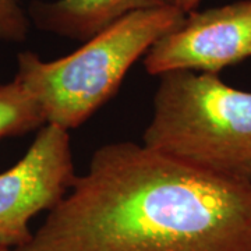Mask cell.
Instances as JSON below:
<instances>
[{"mask_svg":"<svg viewBox=\"0 0 251 251\" xmlns=\"http://www.w3.org/2000/svg\"><path fill=\"white\" fill-rule=\"evenodd\" d=\"M14 251H251V183L106 144Z\"/></svg>","mask_w":251,"mask_h":251,"instance_id":"cell-1","label":"cell"},{"mask_svg":"<svg viewBox=\"0 0 251 251\" xmlns=\"http://www.w3.org/2000/svg\"><path fill=\"white\" fill-rule=\"evenodd\" d=\"M143 144L191 168L251 183V92L218 74H161Z\"/></svg>","mask_w":251,"mask_h":251,"instance_id":"cell-2","label":"cell"},{"mask_svg":"<svg viewBox=\"0 0 251 251\" xmlns=\"http://www.w3.org/2000/svg\"><path fill=\"white\" fill-rule=\"evenodd\" d=\"M184 17L175 6L130 13L57 60L21 52L14 78L35 98L46 125L69 131L105 105L131 66Z\"/></svg>","mask_w":251,"mask_h":251,"instance_id":"cell-3","label":"cell"},{"mask_svg":"<svg viewBox=\"0 0 251 251\" xmlns=\"http://www.w3.org/2000/svg\"><path fill=\"white\" fill-rule=\"evenodd\" d=\"M70 135L54 125L38 130L25 155L0 173V247L16 250L31 239V219L52 209L75 179Z\"/></svg>","mask_w":251,"mask_h":251,"instance_id":"cell-4","label":"cell"},{"mask_svg":"<svg viewBox=\"0 0 251 251\" xmlns=\"http://www.w3.org/2000/svg\"><path fill=\"white\" fill-rule=\"evenodd\" d=\"M251 57V0L191 11L144 57L151 75L171 72L218 74Z\"/></svg>","mask_w":251,"mask_h":251,"instance_id":"cell-5","label":"cell"},{"mask_svg":"<svg viewBox=\"0 0 251 251\" xmlns=\"http://www.w3.org/2000/svg\"><path fill=\"white\" fill-rule=\"evenodd\" d=\"M173 6V0H54L34 1L29 14L42 31L85 42L138 10Z\"/></svg>","mask_w":251,"mask_h":251,"instance_id":"cell-6","label":"cell"},{"mask_svg":"<svg viewBox=\"0 0 251 251\" xmlns=\"http://www.w3.org/2000/svg\"><path fill=\"white\" fill-rule=\"evenodd\" d=\"M46 125L35 98L16 78L0 84V138L23 135Z\"/></svg>","mask_w":251,"mask_h":251,"instance_id":"cell-7","label":"cell"},{"mask_svg":"<svg viewBox=\"0 0 251 251\" xmlns=\"http://www.w3.org/2000/svg\"><path fill=\"white\" fill-rule=\"evenodd\" d=\"M28 28L29 21L20 0H0V41L23 42Z\"/></svg>","mask_w":251,"mask_h":251,"instance_id":"cell-8","label":"cell"},{"mask_svg":"<svg viewBox=\"0 0 251 251\" xmlns=\"http://www.w3.org/2000/svg\"><path fill=\"white\" fill-rule=\"evenodd\" d=\"M201 0H173V6L177 7L184 14H188L197 9Z\"/></svg>","mask_w":251,"mask_h":251,"instance_id":"cell-9","label":"cell"},{"mask_svg":"<svg viewBox=\"0 0 251 251\" xmlns=\"http://www.w3.org/2000/svg\"><path fill=\"white\" fill-rule=\"evenodd\" d=\"M0 251H14V250H11V249H4V247H0Z\"/></svg>","mask_w":251,"mask_h":251,"instance_id":"cell-10","label":"cell"}]
</instances>
